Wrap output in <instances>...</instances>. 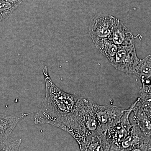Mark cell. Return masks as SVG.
I'll return each mask as SVG.
<instances>
[{"label":"cell","mask_w":151,"mask_h":151,"mask_svg":"<svg viewBox=\"0 0 151 151\" xmlns=\"http://www.w3.org/2000/svg\"><path fill=\"white\" fill-rule=\"evenodd\" d=\"M111 63L117 70L139 76L141 59L138 58L134 44L119 47Z\"/></svg>","instance_id":"obj_2"},{"label":"cell","mask_w":151,"mask_h":151,"mask_svg":"<svg viewBox=\"0 0 151 151\" xmlns=\"http://www.w3.org/2000/svg\"><path fill=\"white\" fill-rule=\"evenodd\" d=\"M111 147L106 133L100 130L88 136L79 147L80 151H110Z\"/></svg>","instance_id":"obj_6"},{"label":"cell","mask_w":151,"mask_h":151,"mask_svg":"<svg viewBox=\"0 0 151 151\" xmlns=\"http://www.w3.org/2000/svg\"><path fill=\"white\" fill-rule=\"evenodd\" d=\"M108 39L119 47L130 46L134 42L132 33L119 20Z\"/></svg>","instance_id":"obj_8"},{"label":"cell","mask_w":151,"mask_h":151,"mask_svg":"<svg viewBox=\"0 0 151 151\" xmlns=\"http://www.w3.org/2000/svg\"><path fill=\"white\" fill-rule=\"evenodd\" d=\"M110 151H126L123 150H120V149H118L116 148L112 147H111V149H110Z\"/></svg>","instance_id":"obj_18"},{"label":"cell","mask_w":151,"mask_h":151,"mask_svg":"<svg viewBox=\"0 0 151 151\" xmlns=\"http://www.w3.org/2000/svg\"><path fill=\"white\" fill-rule=\"evenodd\" d=\"M139 96L136 100V105L151 114V86H142Z\"/></svg>","instance_id":"obj_13"},{"label":"cell","mask_w":151,"mask_h":151,"mask_svg":"<svg viewBox=\"0 0 151 151\" xmlns=\"http://www.w3.org/2000/svg\"><path fill=\"white\" fill-rule=\"evenodd\" d=\"M134 103V106L132 111L134 115L131 123L137 124L150 138L151 136V115L136 106L135 101Z\"/></svg>","instance_id":"obj_10"},{"label":"cell","mask_w":151,"mask_h":151,"mask_svg":"<svg viewBox=\"0 0 151 151\" xmlns=\"http://www.w3.org/2000/svg\"><path fill=\"white\" fill-rule=\"evenodd\" d=\"M138 77L140 78L142 86H151V55L141 60Z\"/></svg>","instance_id":"obj_12"},{"label":"cell","mask_w":151,"mask_h":151,"mask_svg":"<svg viewBox=\"0 0 151 151\" xmlns=\"http://www.w3.org/2000/svg\"><path fill=\"white\" fill-rule=\"evenodd\" d=\"M96 48L106 57L111 63L113 61L119 47L115 44L109 39H102L93 41Z\"/></svg>","instance_id":"obj_11"},{"label":"cell","mask_w":151,"mask_h":151,"mask_svg":"<svg viewBox=\"0 0 151 151\" xmlns=\"http://www.w3.org/2000/svg\"><path fill=\"white\" fill-rule=\"evenodd\" d=\"M132 129L120 146L118 147H113L129 151L139 145L143 143L149 142L150 138L145 134L137 124L133 123H132Z\"/></svg>","instance_id":"obj_7"},{"label":"cell","mask_w":151,"mask_h":151,"mask_svg":"<svg viewBox=\"0 0 151 151\" xmlns=\"http://www.w3.org/2000/svg\"><path fill=\"white\" fill-rule=\"evenodd\" d=\"M29 114L22 113L17 116H7L0 113V143L7 142L19 122Z\"/></svg>","instance_id":"obj_9"},{"label":"cell","mask_w":151,"mask_h":151,"mask_svg":"<svg viewBox=\"0 0 151 151\" xmlns=\"http://www.w3.org/2000/svg\"><path fill=\"white\" fill-rule=\"evenodd\" d=\"M21 139L11 142L0 143V151H19L21 144Z\"/></svg>","instance_id":"obj_15"},{"label":"cell","mask_w":151,"mask_h":151,"mask_svg":"<svg viewBox=\"0 0 151 151\" xmlns=\"http://www.w3.org/2000/svg\"><path fill=\"white\" fill-rule=\"evenodd\" d=\"M134 106L133 103L129 108L125 110L120 122L105 132L106 136L111 144V147H118L127 137L132 129V124L130 116Z\"/></svg>","instance_id":"obj_5"},{"label":"cell","mask_w":151,"mask_h":151,"mask_svg":"<svg viewBox=\"0 0 151 151\" xmlns=\"http://www.w3.org/2000/svg\"><path fill=\"white\" fill-rule=\"evenodd\" d=\"M42 72L46 94L40 109L35 115V124H49L71 134L76 127L81 97L59 89L52 82L46 66Z\"/></svg>","instance_id":"obj_1"},{"label":"cell","mask_w":151,"mask_h":151,"mask_svg":"<svg viewBox=\"0 0 151 151\" xmlns=\"http://www.w3.org/2000/svg\"><path fill=\"white\" fill-rule=\"evenodd\" d=\"M129 151H151V145L149 142L143 143L136 146Z\"/></svg>","instance_id":"obj_16"},{"label":"cell","mask_w":151,"mask_h":151,"mask_svg":"<svg viewBox=\"0 0 151 151\" xmlns=\"http://www.w3.org/2000/svg\"><path fill=\"white\" fill-rule=\"evenodd\" d=\"M9 16V15L8 14L0 12V23L4 20L7 18Z\"/></svg>","instance_id":"obj_17"},{"label":"cell","mask_w":151,"mask_h":151,"mask_svg":"<svg viewBox=\"0 0 151 151\" xmlns=\"http://www.w3.org/2000/svg\"><path fill=\"white\" fill-rule=\"evenodd\" d=\"M26 0H0V12L11 14Z\"/></svg>","instance_id":"obj_14"},{"label":"cell","mask_w":151,"mask_h":151,"mask_svg":"<svg viewBox=\"0 0 151 151\" xmlns=\"http://www.w3.org/2000/svg\"><path fill=\"white\" fill-rule=\"evenodd\" d=\"M119 20V19L110 15H96L90 22L89 29V34L93 41L108 39Z\"/></svg>","instance_id":"obj_4"},{"label":"cell","mask_w":151,"mask_h":151,"mask_svg":"<svg viewBox=\"0 0 151 151\" xmlns=\"http://www.w3.org/2000/svg\"><path fill=\"white\" fill-rule=\"evenodd\" d=\"M91 106L104 133L120 122L125 109L112 105H100L90 100Z\"/></svg>","instance_id":"obj_3"}]
</instances>
